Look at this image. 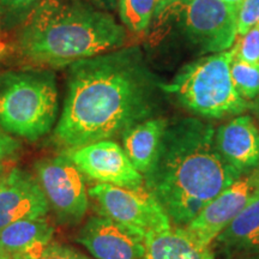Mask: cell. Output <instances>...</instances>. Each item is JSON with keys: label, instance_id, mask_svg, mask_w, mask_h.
I'll return each mask as SVG.
<instances>
[{"label": "cell", "instance_id": "6da1fadb", "mask_svg": "<svg viewBox=\"0 0 259 259\" xmlns=\"http://www.w3.org/2000/svg\"><path fill=\"white\" fill-rule=\"evenodd\" d=\"M161 84L139 47L71 64L56 141L72 149L124 135L150 118Z\"/></svg>", "mask_w": 259, "mask_h": 259}, {"label": "cell", "instance_id": "7a4b0ae2", "mask_svg": "<svg viewBox=\"0 0 259 259\" xmlns=\"http://www.w3.org/2000/svg\"><path fill=\"white\" fill-rule=\"evenodd\" d=\"M240 176L219 153L215 128L198 118H184L168 124L145 180L170 221L186 227Z\"/></svg>", "mask_w": 259, "mask_h": 259}, {"label": "cell", "instance_id": "3957f363", "mask_svg": "<svg viewBox=\"0 0 259 259\" xmlns=\"http://www.w3.org/2000/svg\"><path fill=\"white\" fill-rule=\"evenodd\" d=\"M126 29L87 0H41L22 23L17 52L41 67L59 69L122 48Z\"/></svg>", "mask_w": 259, "mask_h": 259}, {"label": "cell", "instance_id": "277c9868", "mask_svg": "<svg viewBox=\"0 0 259 259\" xmlns=\"http://www.w3.org/2000/svg\"><path fill=\"white\" fill-rule=\"evenodd\" d=\"M235 47L191 61L169 83L161 84L162 92L176 96L179 103L194 114L209 119L240 115L248 108L236 92L231 76Z\"/></svg>", "mask_w": 259, "mask_h": 259}, {"label": "cell", "instance_id": "5b68a950", "mask_svg": "<svg viewBox=\"0 0 259 259\" xmlns=\"http://www.w3.org/2000/svg\"><path fill=\"white\" fill-rule=\"evenodd\" d=\"M57 112V80L52 71H15L0 77V126L10 135L36 141L53 127Z\"/></svg>", "mask_w": 259, "mask_h": 259}, {"label": "cell", "instance_id": "8992f818", "mask_svg": "<svg viewBox=\"0 0 259 259\" xmlns=\"http://www.w3.org/2000/svg\"><path fill=\"white\" fill-rule=\"evenodd\" d=\"M168 9H176L184 35L202 53H221L234 46L236 6L223 0H174Z\"/></svg>", "mask_w": 259, "mask_h": 259}, {"label": "cell", "instance_id": "52a82bcc", "mask_svg": "<svg viewBox=\"0 0 259 259\" xmlns=\"http://www.w3.org/2000/svg\"><path fill=\"white\" fill-rule=\"evenodd\" d=\"M88 192L103 216L143 235L171 226L169 216L161 203L143 186L130 189L97 184L90 187Z\"/></svg>", "mask_w": 259, "mask_h": 259}, {"label": "cell", "instance_id": "ba28073f", "mask_svg": "<svg viewBox=\"0 0 259 259\" xmlns=\"http://www.w3.org/2000/svg\"><path fill=\"white\" fill-rule=\"evenodd\" d=\"M37 181L52 209L65 222H78L89 206L85 176L65 155L36 163Z\"/></svg>", "mask_w": 259, "mask_h": 259}, {"label": "cell", "instance_id": "9c48e42d", "mask_svg": "<svg viewBox=\"0 0 259 259\" xmlns=\"http://www.w3.org/2000/svg\"><path fill=\"white\" fill-rule=\"evenodd\" d=\"M259 197V167L241 174L215 197L185 228L204 246L212 244L226 226Z\"/></svg>", "mask_w": 259, "mask_h": 259}, {"label": "cell", "instance_id": "30bf717a", "mask_svg": "<svg viewBox=\"0 0 259 259\" xmlns=\"http://www.w3.org/2000/svg\"><path fill=\"white\" fill-rule=\"evenodd\" d=\"M65 156L84 176L100 184L130 189L143 186V174L136 169L124 148L112 139L66 149Z\"/></svg>", "mask_w": 259, "mask_h": 259}, {"label": "cell", "instance_id": "8fae6325", "mask_svg": "<svg viewBox=\"0 0 259 259\" xmlns=\"http://www.w3.org/2000/svg\"><path fill=\"white\" fill-rule=\"evenodd\" d=\"M144 238L142 233L102 215L87 221L77 241L96 259H143Z\"/></svg>", "mask_w": 259, "mask_h": 259}, {"label": "cell", "instance_id": "7c38bea8", "mask_svg": "<svg viewBox=\"0 0 259 259\" xmlns=\"http://www.w3.org/2000/svg\"><path fill=\"white\" fill-rule=\"evenodd\" d=\"M48 209L38 181L17 168L10 169L0 187V231L21 220L45 218Z\"/></svg>", "mask_w": 259, "mask_h": 259}, {"label": "cell", "instance_id": "4fadbf2b", "mask_svg": "<svg viewBox=\"0 0 259 259\" xmlns=\"http://www.w3.org/2000/svg\"><path fill=\"white\" fill-rule=\"evenodd\" d=\"M219 153L238 173L259 167V126L250 115H238L215 130Z\"/></svg>", "mask_w": 259, "mask_h": 259}, {"label": "cell", "instance_id": "5bb4252c", "mask_svg": "<svg viewBox=\"0 0 259 259\" xmlns=\"http://www.w3.org/2000/svg\"><path fill=\"white\" fill-rule=\"evenodd\" d=\"M143 259H215L210 247L197 241L185 227H168L144 238Z\"/></svg>", "mask_w": 259, "mask_h": 259}, {"label": "cell", "instance_id": "9a60e30c", "mask_svg": "<svg viewBox=\"0 0 259 259\" xmlns=\"http://www.w3.org/2000/svg\"><path fill=\"white\" fill-rule=\"evenodd\" d=\"M228 255L242 258L259 252V197L235 216L213 240Z\"/></svg>", "mask_w": 259, "mask_h": 259}, {"label": "cell", "instance_id": "2e32d148", "mask_svg": "<svg viewBox=\"0 0 259 259\" xmlns=\"http://www.w3.org/2000/svg\"><path fill=\"white\" fill-rule=\"evenodd\" d=\"M167 126L166 119L149 118L122 135V148L139 173L145 176L154 166Z\"/></svg>", "mask_w": 259, "mask_h": 259}, {"label": "cell", "instance_id": "e0dca14e", "mask_svg": "<svg viewBox=\"0 0 259 259\" xmlns=\"http://www.w3.org/2000/svg\"><path fill=\"white\" fill-rule=\"evenodd\" d=\"M53 233V227L45 218L21 220L0 231V248L11 257L24 253L51 242Z\"/></svg>", "mask_w": 259, "mask_h": 259}, {"label": "cell", "instance_id": "ac0fdd59", "mask_svg": "<svg viewBox=\"0 0 259 259\" xmlns=\"http://www.w3.org/2000/svg\"><path fill=\"white\" fill-rule=\"evenodd\" d=\"M121 23L135 34L148 30L156 11V0H118Z\"/></svg>", "mask_w": 259, "mask_h": 259}, {"label": "cell", "instance_id": "d6986e66", "mask_svg": "<svg viewBox=\"0 0 259 259\" xmlns=\"http://www.w3.org/2000/svg\"><path fill=\"white\" fill-rule=\"evenodd\" d=\"M231 76L236 92L246 101L259 96V64L248 63L234 56L231 64Z\"/></svg>", "mask_w": 259, "mask_h": 259}, {"label": "cell", "instance_id": "ffe728a7", "mask_svg": "<svg viewBox=\"0 0 259 259\" xmlns=\"http://www.w3.org/2000/svg\"><path fill=\"white\" fill-rule=\"evenodd\" d=\"M11 259H90L85 255L73 251L72 248L57 244V242H48V244L37 246L32 250L24 253L12 255Z\"/></svg>", "mask_w": 259, "mask_h": 259}, {"label": "cell", "instance_id": "44dd1931", "mask_svg": "<svg viewBox=\"0 0 259 259\" xmlns=\"http://www.w3.org/2000/svg\"><path fill=\"white\" fill-rule=\"evenodd\" d=\"M41 0H0V17L4 24L23 23Z\"/></svg>", "mask_w": 259, "mask_h": 259}, {"label": "cell", "instance_id": "7402d4cb", "mask_svg": "<svg viewBox=\"0 0 259 259\" xmlns=\"http://www.w3.org/2000/svg\"><path fill=\"white\" fill-rule=\"evenodd\" d=\"M234 47L236 57L248 63L259 64V23L239 37Z\"/></svg>", "mask_w": 259, "mask_h": 259}, {"label": "cell", "instance_id": "603a6c76", "mask_svg": "<svg viewBox=\"0 0 259 259\" xmlns=\"http://www.w3.org/2000/svg\"><path fill=\"white\" fill-rule=\"evenodd\" d=\"M259 23V0H244L238 9V36Z\"/></svg>", "mask_w": 259, "mask_h": 259}, {"label": "cell", "instance_id": "cb8c5ba5", "mask_svg": "<svg viewBox=\"0 0 259 259\" xmlns=\"http://www.w3.org/2000/svg\"><path fill=\"white\" fill-rule=\"evenodd\" d=\"M19 148L21 144L17 138L0 126V167H4L6 162L17 154Z\"/></svg>", "mask_w": 259, "mask_h": 259}, {"label": "cell", "instance_id": "d4e9b609", "mask_svg": "<svg viewBox=\"0 0 259 259\" xmlns=\"http://www.w3.org/2000/svg\"><path fill=\"white\" fill-rule=\"evenodd\" d=\"M174 0H156V11H155V17H158L163 12L167 11V9L173 4Z\"/></svg>", "mask_w": 259, "mask_h": 259}, {"label": "cell", "instance_id": "484cf974", "mask_svg": "<svg viewBox=\"0 0 259 259\" xmlns=\"http://www.w3.org/2000/svg\"><path fill=\"white\" fill-rule=\"evenodd\" d=\"M103 8H107L108 10H115L116 5H118V0H97Z\"/></svg>", "mask_w": 259, "mask_h": 259}, {"label": "cell", "instance_id": "4316f807", "mask_svg": "<svg viewBox=\"0 0 259 259\" xmlns=\"http://www.w3.org/2000/svg\"><path fill=\"white\" fill-rule=\"evenodd\" d=\"M251 108H252V111H253V113H254L255 119H257V122L259 124V96L255 100H253V103H252Z\"/></svg>", "mask_w": 259, "mask_h": 259}, {"label": "cell", "instance_id": "83f0119b", "mask_svg": "<svg viewBox=\"0 0 259 259\" xmlns=\"http://www.w3.org/2000/svg\"><path fill=\"white\" fill-rule=\"evenodd\" d=\"M10 169H6L5 167H0V187H2L3 184H4V181L6 179V177H8Z\"/></svg>", "mask_w": 259, "mask_h": 259}, {"label": "cell", "instance_id": "f1b7e54d", "mask_svg": "<svg viewBox=\"0 0 259 259\" xmlns=\"http://www.w3.org/2000/svg\"><path fill=\"white\" fill-rule=\"evenodd\" d=\"M223 2H226V3H228V4H232V5L236 6V8H239V5H240L244 0H223Z\"/></svg>", "mask_w": 259, "mask_h": 259}, {"label": "cell", "instance_id": "f546056e", "mask_svg": "<svg viewBox=\"0 0 259 259\" xmlns=\"http://www.w3.org/2000/svg\"><path fill=\"white\" fill-rule=\"evenodd\" d=\"M0 259H11V255H9L4 250L0 248Z\"/></svg>", "mask_w": 259, "mask_h": 259}, {"label": "cell", "instance_id": "4dcf8cb0", "mask_svg": "<svg viewBox=\"0 0 259 259\" xmlns=\"http://www.w3.org/2000/svg\"><path fill=\"white\" fill-rule=\"evenodd\" d=\"M239 259H259V252H258V253H254L252 255H247V257H242V258H239Z\"/></svg>", "mask_w": 259, "mask_h": 259}, {"label": "cell", "instance_id": "1f68e13d", "mask_svg": "<svg viewBox=\"0 0 259 259\" xmlns=\"http://www.w3.org/2000/svg\"><path fill=\"white\" fill-rule=\"evenodd\" d=\"M0 28H2V17H0Z\"/></svg>", "mask_w": 259, "mask_h": 259}]
</instances>
